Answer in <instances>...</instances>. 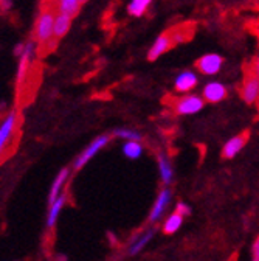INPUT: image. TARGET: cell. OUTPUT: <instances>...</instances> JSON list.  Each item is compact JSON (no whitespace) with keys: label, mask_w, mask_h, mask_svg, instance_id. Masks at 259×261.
<instances>
[{"label":"cell","mask_w":259,"mask_h":261,"mask_svg":"<svg viewBox=\"0 0 259 261\" xmlns=\"http://www.w3.org/2000/svg\"><path fill=\"white\" fill-rule=\"evenodd\" d=\"M54 19L56 13L53 8H44L35 23V42L39 45H48L50 42H56L54 39Z\"/></svg>","instance_id":"6da1fadb"},{"label":"cell","mask_w":259,"mask_h":261,"mask_svg":"<svg viewBox=\"0 0 259 261\" xmlns=\"http://www.w3.org/2000/svg\"><path fill=\"white\" fill-rule=\"evenodd\" d=\"M179 44L177 41V36H176V31L174 28L161 33V35L154 41V44L151 45L149 51H148V61H155L158 59L161 55H165L166 51H169L172 47H176Z\"/></svg>","instance_id":"7a4b0ae2"},{"label":"cell","mask_w":259,"mask_h":261,"mask_svg":"<svg viewBox=\"0 0 259 261\" xmlns=\"http://www.w3.org/2000/svg\"><path fill=\"white\" fill-rule=\"evenodd\" d=\"M205 100L199 95H183L172 101L174 112L177 115H194L204 109Z\"/></svg>","instance_id":"3957f363"},{"label":"cell","mask_w":259,"mask_h":261,"mask_svg":"<svg viewBox=\"0 0 259 261\" xmlns=\"http://www.w3.org/2000/svg\"><path fill=\"white\" fill-rule=\"evenodd\" d=\"M110 142V137L109 136H100V137H96L87 148H84V151L76 157V160L73 162V170L75 171H79L81 168H84L87 163L98 154L107 143Z\"/></svg>","instance_id":"277c9868"},{"label":"cell","mask_w":259,"mask_h":261,"mask_svg":"<svg viewBox=\"0 0 259 261\" xmlns=\"http://www.w3.org/2000/svg\"><path fill=\"white\" fill-rule=\"evenodd\" d=\"M241 96L247 105H254L259 101V78L253 73L251 69L244 76Z\"/></svg>","instance_id":"5b68a950"},{"label":"cell","mask_w":259,"mask_h":261,"mask_svg":"<svg viewBox=\"0 0 259 261\" xmlns=\"http://www.w3.org/2000/svg\"><path fill=\"white\" fill-rule=\"evenodd\" d=\"M222 65H223V58L216 53L204 55L196 61V69L202 75H207V76H213V75L219 73Z\"/></svg>","instance_id":"8992f818"},{"label":"cell","mask_w":259,"mask_h":261,"mask_svg":"<svg viewBox=\"0 0 259 261\" xmlns=\"http://www.w3.org/2000/svg\"><path fill=\"white\" fill-rule=\"evenodd\" d=\"M17 117H19L17 111L13 109L2 120V123H0V154H2V151L7 148V145L11 142V139L14 136V130L17 126Z\"/></svg>","instance_id":"52a82bcc"},{"label":"cell","mask_w":259,"mask_h":261,"mask_svg":"<svg viewBox=\"0 0 259 261\" xmlns=\"http://www.w3.org/2000/svg\"><path fill=\"white\" fill-rule=\"evenodd\" d=\"M248 140H250V130H244L239 136H235L230 140H226L225 145L222 146V159L230 160L236 157L245 148Z\"/></svg>","instance_id":"ba28073f"},{"label":"cell","mask_w":259,"mask_h":261,"mask_svg":"<svg viewBox=\"0 0 259 261\" xmlns=\"http://www.w3.org/2000/svg\"><path fill=\"white\" fill-rule=\"evenodd\" d=\"M171 198H172V191L168 187H165L163 190H160L157 199H155V202L152 205V210L149 213V222L151 224L160 221V218L163 216L165 210L168 208V205L171 202Z\"/></svg>","instance_id":"9c48e42d"},{"label":"cell","mask_w":259,"mask_h":261,"mask_svg":"<svg viewBox=\"0 0 259 261\" xmlns=\"http://www.w3.org/2000/svg\"><path fill=\"white\" fill-rule=\"evenodd\" d=\"M226 93H228V90H226V86L225 84H222L219 81H210L204 87L202 98H204L207 103L214 105V103H219V101L225 100Z\"/></svg>","instance_id":"30bf717a"},{"label":"cell","mask_w":259,"mask_h":261,"mask_svg":"<svg viewBox=\"0 0 259 261\" xmlns=\"http://www.w3.org/2000/svg\"><path fill=\"white\" fill-rule=\"evenodd\" d=\"M69 177H70V170L69 168H64V170H61L57 173V176L54 177V180H53V184L50 187V191H48V205L51 202H54L62 194V190H64V187H66Z\"/></svg>","instance_id":"8fae6325"},{"label":"cell","mask_w":259,"mask_h":261,"mask_svg":"<svg viewBox=\"0 0 259 261\" xmlns=\"http://www.w3.org/2000/svg\"><path fill=\"white\" fill-rule=\"evenodd\" d=\"M197 83H199V78H197L196 73L191 72V70H185V72H182V73L176 78L174 87H176L177 92L186 95L188 92H191L194 87L197 86Z\"/></svg>","instance_id":"7c38bea8"},{"label":"cell","mask_w":259,"mask_h":261,"mask_svg":"<svg viewBox=\"0 0 259 261\" xmlns=\"http://www.w3.org/2000/svg\"><path fill=\"white\" fill-rule=\"evenodd\" d=\"M157 162H158V173H160V179L163 182V185H169L174 179V170L171 165V160L168 159V155L165 152H158L157 155Z\"/></svg>","instance_id":"4fadbf2b"},{"label":"cell","mask_w":259,"mask_h":261,"mask_svg":"<svg viewBox=\"0 0 259 261\" xmlns=\"http://www.w3.org/2000/svg\"><path fill=\"white\" fill-rule=\"evenodd\" d=\"M66 202H67V194H66V193H62L54 202H51V204L48 205V212H47V227H48V228H53V227L56 225L57 218H59V215H61V210L64 208Z\"/></svg>","instance_id":"5bb4252c"},{"label":"cell","mask_w":259,"mask_h":261,"mask_svg":"<svg viewBox=\"0 0 259 261\" xmlns=\"http://www.w3.org/2000/svg\"><path fill=\"white\" fill-rule=\"evenodd\" d=\"M154 238V230L152 228H149V230H146V232H143V233H140V235H137L134 240H132V243L129 244V249H127V253L131 255V256H134V255H137V253H140L149 243H151V240Z\"/></svg>","instance_id":"9a60e30c"},{"label":"cell","mask_w":259,"mask_h":261,"mask_svg":"<svg viewBox=\"0 0 259 261\" xmlns=\"http://www.w3.org/2000/svg\"><path fill=\"white\" fill-rule=\"evenodd\" d=\"M54 5H56L57 13L66 14L72 19L79 14V10L82 7L79 4V0H54Z\"/></svg>","instance_id":"2e32d148"},{"label":"cell","mask_w":259,"mask_h":261,"mask_svg":"<svg viewBox=\"0 0 259 261\" xmlns=\"http://www.w3.org/2000/svg\"><path fill=\"white\" fill-rule=\"evenodd\" d=\"M72 22H73L72 17H69L66 14H61V13H56V19H54V39L56 41L62 39L70 31Z\"/></svg>","instance_id":"e0dca14e"},{"label":"cell","mask_w":259,"mask_h":261,"mask_svg":"<svg viewBox=\"0 0 259 261\" xmlns=\"http://www.w3.org/2000/svg\"><path fill=\"white\" fill-rule=\"evenodd\" d=\"M152 2L154 0H131L127 5V13L134 17H141L149 10Z\"/></svg>","instance_id":"ac0fdd59"},{"label":"cell","mask_w":259,"mask_h":261,"mask_svg":"<svg viewBox=\"0 0 259 261\" xmlns=\"http://www.w3.org/2000/svg\"><path fill=\"white\" fill-rule=\"evenodd\" d=\"M182 224H183V216H180L179 213H171L166 219H165V222H163V233H166V235H174L179 228L182 227Z\"/></svg>","instance_id":"d6986e66"},{"label":"cell","mask_w":259,"mask_h":261,"mask_svg":"<svg viewBox=\"0 0 259 261\" xmlns=\"http://www.w3.org/2000/svg\"><path fill=\"white\" fill-rule=\"evenodd\" d=\"M123 154L127 157V159H140L143 155V145L141 142H126L123 145Z\"/></svg>","instance_id":"ffe728a7"},{"label":"cell","mask_w":259,"mask_h":261,"mask_svg":"<svg viewBox=\"0 0 259 261\" xmlns=\"http://www.w3.org/2000/svg\"><path fill=\"white\" fill-rule=\"evenodd\" d=\"M113 136L118 139H124L126 142H141V134L137 133L134 129H127V127H118L113 130Z\"/></svg>","instance_id":"44dd1931"},{"label":"cell","mask_w":259,"mask_h":261,"mask_svg":"<svg viewBox=\"0 0 259 261\" xmlns=\"http://www.w3.org/2000/svg\"><path fill=\"white\" fill-rule=\"evenodd\" d=\"M176 213H179L180 216H189L191 215V207L188 205V204H185V202H177L176 204Z\"/></svg>","instance_id":"7402d4cb"},{"label":"cell","mask_w":259,"mask_h":261,"mask_svg":"<svg viewBox=\"0 0 259 261\" xmlns=\"http://www.w3.org/2000/svg\"><path fill=\"white\" fill-rule=\"evenodd\" d=\"M251 261H259V237L256 238L251 247Z\"/></svg>","instance_id":"603a6c76"},{"label":"cell","mask_w":259,"mask_h":261,"mask_svg":"<svg viewBox=\"0 0 259 261\" xmlns=\"http://www.w3.org/2000/svg\"><path fill=\"white\" fill-rule=\"evenodd\" d=\"M250 69H251V70H253V73L259 78V51H257V55H256V58H254L253 64L250 65Z\"/></svg>","instance_id":"cb8c5ba5"},{"label":"cell","mask_w":259,"mask_h":261,"mask_svg":"<svg viewBox=\"0 0 259 261\" xmlns=\"http://www.w3.org/2000/svg\"><path fill=\"white\" fill-rule=\"evenodd\" d=\"M13 7V2L11 0H0V10L2 11H7Z\"/></svg>","instance_id":"d4e9b609"},{"label":"cell","mask_w":259,"mask_h":261,"mask_svg":"<svg viewBox=\"0 0 259 261\" xmlns=\"http://www.w3.org/2000/svg\"><path fill=\"white\" fill-rule=\"evenodd\" d=\"M87 2H89V0H79V4H81V5H84V4H87Z\"/></svg>","instance_id":"484cf974"}]
</instances>
